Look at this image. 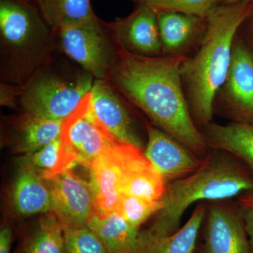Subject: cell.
I'll list each match as a JSON object with an SVG mask.
<instances>
[{"mask_svg": "<svg viewBox=\"0 0 253 253\" xmlns=\"http://www.w3.org/2000/svg\"><path fill=\"white\" fill-rule=\"evenodd\" d=\"M252 9L251 0L213 8L206 17L199 51L183 63L182 81L190 111L202 126L212 123L216 96L230 67L236 33Z\"/></svg>", "mask_w": 253, "mask_h": 253, "instance_id": "cell-2", "label": "cell"}, {"mask_svg": "<svg viewBox=\"0 0 253 253\" xmlns=\"http://www.w3.org/2000/svg\"><path fill=\"white\" fill-rule=\"evenodd\" d=\"M103 23L116 44L126 52L143 56L163 53L157 14L148 6L136 4L126 17Z\"/></svg>", "mask_w": 253, "mask_h": 253, "instance_id": "cell-10", "label": "cell"}, {"mask_svg": "<svg viewBox=\"0 0 253 253\" xmlns=\"http://www.w3.org/2000/svg\"><path fill=\"white\" fill-rule=\"evenodd\" d=\"M87 226L104 244L109 253H138L140 231L129 225L117 211H96Z\"/></svg>", "mask_w": 253, "mask_h": 253, "instance_id": "cell-20", "label": "cell"}, {"mask_svg": "<svg viewBox=\"0 0 253 253\" xmlns=\"http://www.w3.org/2000/svg\"><path fill=\"white\" fill-rule=\"evenodd\" d=\"M237 210L243 221L249 238L251 252L253 253V191L239 196Z\"/></svg>", "mask_w": 253, "mask_h": 253, "instance_id": "cell-28", "label": "cell"}, {"mask_svg": "<svg viewBox=\"0 0 253 253\" xmlns=\"http://www.w3.org/2000/svg\"><path fill=\"white\" fill-rule=\"evenodd\" d=\"M12 230L9 224H4L0 230V253H10L12 243Z\"/></svg>", "mask_w": 253, "mask_h": 253, "instance_id": "cell-30", "label": "cell"}, {"mask_svg": "<svg viewBox=\"0 0 253 253\" xmlns=\"http://www.w3.org/2000/svg\"><path fill=\"white\" fill-rule=\"evenodd\" d=\"M59 53L57 39L32 0H0V78L22 86Z\"/></svg>", "mask_w": 253, "mask_h": 253, "instance_id": "cell-4", "label": "cell"}, {"mask_svg": "<svg viewBox=\"0 0 253 253\" xmlns=\"http://www.w3.org/2000/svg\"><path fill=\"white\" fill-rule=\"evenodd\" d=\"M63 121L45 119L23 112L6 120L7 140L16 152L33 154L59 137Z\"/></svg>", "mask_w": 253, "mask_h": 253, "instance_id": "cell-17", "label": "cell"}, {"mask_svg": "<svg viewBox=\"0 0 253 253\" xmlns=\"http://www.w3.org/2000/svg\"><path fill=\"white\" fill-rule=\"evenodd\" d=\"M28 156L42 175L59 174L77 165L76 158L63 145L60 136Z\"/></svg>", "mask_w": 253, "mask_h": 253, "instance_id": "cell-24", "label": "cell"}, {"mask_svg": "<svg viewBox=\"0 0 253 253\" xmlns=\"http://www.w3.org/2000/svg\"><path fill=\"white\" fill-rule=\"evenodd\" d=\"M161 207V201H151L136 196L121 194L116 211L126 222L139 229L151 216L155 215Z\"/></svg>", "mask_w": 253, "mask_h": 253, "instance_id": "cell-26", "label": "cell"}, {"mask_svg": "<svg viewBox=\"0 0 253 253\" xmlns=\"http://www.w3.org/2000/svg\"><path fill=\"white\" fill-rule=\"evenodd\" d=\"M185 56H143L121 49L109 82L163 131L199 157L208 146L190 111L182 81Z\"/></svg>", "mask_w": 253, "mask_h": 253, "instance_id": "cell-1", "label": "cell"}, {"mask_svg": "<svg viewBox=\"0 0 253 253\" xmlns=\"http://www.w3.org/2000/svg\"><path fill=\"white\" fill-rule=\"evenodd\" d=\"M162 42V52L168 56L180 55L201 32L202 18L183 13H156Z\"/></svg>", "mask_w": 253, "mask_h": 253, "instance_id": "cell-21", "label": "cell"}, {"mask_svg": "<svg viewBox=\"0 0 253 253\" xmlns=\"http://www.w3.org/2000/svg\"><path fill=\"white\" fill-rule=\"evenodd\" d=\"M19 253H64L63 228L54 212L46 213L40 219Z\"/></svg>", "mask_w": 253, "mask_h": 253, "instance_id": "cell-23", "label": "cell"}, {"mask_svg": "<svg viewBox=\"0 0 253 253\" xmlns=\"http://www.w3.org/2000/svg\"><path fill=\"white\" fill-rule=\"evenodd\" d=\"M56 33L61 28L96 18L90 0H32Z\"/></svg>", "mask_w": 253, "mask_h": 253, "instance_id": "cell-22", "label": "cell"}, {"mask_svg": "<svg viewBox=\"0 0 253 253\" xmlns=\"http://www.w3.org/2000/svg\"><path fill=\"white\" fill-rule=\"evenodd\" d=\"M212 202L207 209L205 253H251L244 221L237 208Z\"/></svg>", "mask_w": 253, "mask_h": 253, "instance_id": "cell-13", "label": "cell"}, {"mask_svg": "<svg viewBox=\"0 0 253 253\" xmlns=\"http://www.w3.org/2000/svg\"><path fill=\"white\" fill-rule=\"evenodd\" d=\"M217 95L234 121L253 123V49L239 38H236L229 72Z\"/></svg>", "mask_w": 253, "mask_h": 253, "instance_id": "cell-9", "label": "cell"}, {"mask_svg": "<svg viewBox=\"0 0 253 253\" xmlns=\"http://www.w3.org/2000/svg\"><path fill=\"white\" fill-rule=\"evenodd\" d=\"M162 175L144 156L142 149L131 146L125 159L121 174V194L151 201H161L166 191Z\"/></svg>", "mask_w": 253, "mask_h": 253, "instance_id": "cell-16", "label": "cell"}, {"mask_svg": "<svg viewBox=\"0 0 253 253\" xmlns=\"http://www.w3.org/2000/svg\"><path fill=\"white\" fill-rule=\"evenodd\" d=\"M243 0H219V1L223 3V4H235V3L239 2Z\"/></svg>", "mask_w": 253, "mask_h": 253, "instance_id": "cell-31", "label": "cell"}, {"mask_svg": "<svg viewBox=\"0 0 253 253\" xmlns=\"http://www.w3.org/2000/svg\"><path fill=\"white\" fill-rule=\"evenodd\" d=\"M207 209L206 204H199L186 224L171 235L156 236L148 230L141 231L138 253H194Z\"/></svg>", "mask_w": 253, "mask_h": 253, "instance_id": "cell-19", "label": "cell"}, {"mask_svg": "<svg viewBox=\"0 0 253 253\" xmlns=\"http://www.w3.org/2000/svg\"><path fill=\"white\" fill-rule=\"evenodd\" d=\"M131 146L133 145L118 143L96 158L89 168L96 211L107 213L117 210L121 198L120 183L123 165Z\"/></svg>", "mask_w": 253, "mask_h": 253, "instance_id": "cell-14", "label": "cell"}, {"mask_svg": "<svg viewBox=\"0 0 253 253\" xmlns=\"http://www.w3.org/2000/svg\"><path fill=\"white\" fill-rule=\"evenodd\" d=\"M1 105L9 108H16L18 105L21 86L1 83Z\"/></svg>", "mask_w": 253, "mask_h": 253, "instance_id": "cell-29", "label": "cell"}, {"mask_svg": "<svg viewBox=\"0 0 253 253\" xmlns=\"http://www.w3.org/2000/svg\"><path fill=\"white\" fill-rule=\"evenodd\" d=\"M64 253H109L99 236L87 226L63 229Z\"/></svg>", "mask_w": 253, "mask_h": 253, "instance_id": "cell-27", "label": "cell"}, {"mask_svg": "<svg viewBox=\"0 0 253 253\" xmlns=\"http://www.w3.org/2000/svg\"><path fill=\"white\" fill-rule=\"evenodd\" d=\"M144 5L156 13L173 11L206 18L219 0H129Z\"/></svg>", "mask_w": 253, "mask_h": 253, "instance_id": "cell-25", "label": "cell"}, {"mask_svg": "<svg viewBox=\"0 0 253 253\" xmlns=\"http://www.w3.org/2000/svg\"><path fill=\"white\" fill-rule=\"evenodd\" d=\"M11 202L14 211L22 217L52 212L49 187L28 155L18 161Z\"/></svg>", "mask_w": 253, "mask_h": 253, "instance_id": "cell-15", "label": "cell"}, {"mask_svg": "<svg viewBox=\"0 0 253 253\" xmlns=\"http://www.w3.org/2000/svg\"><path fill=\"white\" fill-rule=\"evenodd\" d=\"M90 104L98 121L115 139L142 149V140L134 118L121 94L110 82L94 80Z\"/></svg>", "mask_w": 253, "mask_h": 253, "instance_id": "cell-11", "label": "cell"}, {"mask_svg": "<svg viewBox=\"0 0 253 253\" xmlns=\"http://www.w3.org/2000/svg\"><path fill=\"white\" fill-rule=\"evenodd\" d=\"M251 191V171L231 155L215 151L205 158L195 172L166 186L161 207L148 231L156 236L171 235L179 229L181 217L195 203L224 201Z\"/></svg>", "mask_w": 253, "mask_h": 253, "instance_id": "cell-3", "label": "cell"}, {"mask_svg": "<svg viewBox=\"0 0 253 253\" xmlns=\"http://www.w3.org/2000/svg\"><path fill=\"white\" fill-rule=\"evenodd\" d=\"M94 80L90 73L59 51L21 86L18 105L23 112L37 117L63 121L91 92Z\"/></svg>", "mask_w": 253, "mask_h": 253, "instance_id": "cell-5", "label": "cell"}, {"mask_svg": "<svg viewBox=\"0 0 253 253\" xmlns=\"http://www.w3.org/2000/svg\"><path fill=\"white\" fill-rule=\"evenodd\" d=\"M60 52L90 73L95 80L109 81L120 58L121 48L98 16L54 33Z\"/></svg>", "mask_w": 253, "mask_h": 253, "instance_id": "cell-6", "label": "cell"}, {"mask_svg": "<svg viewBox=\"0 0 253 253\" xmlns=\"http://www.w3.org/2000/svg\"><path fill=\"white\" fill-rule=\"evenodd\" d=\"M202 134L208 147L234 156L253 174V123H211L203 126Z\"/></svg>", "mask_w": 253, "mask_h": 253, "instance_id": "cell-18", "label": "cell"}, {"mask_svg": "<svg viewBox=\"0 0 253 253\" xmlns=\"http://www.w3.org/2000/svg\"><path fill=\"white\" fill-rule=\"evenodd\" d=\"M51 192L52 212L63 229L87 226L96 212V199L91 183L73 169L53 175H42Z\"/></svg>", "mask_w": 253, "mask_h": 253, "instance_id": "cell-8", "label": "cell"}, {"mask_svg": "<svg viewBox=\"0 0 253 253\" xmlns=\"http://www.w3.org/2000/svg\"><path fill=\"white\" fill-rule=\"evenodd\" d=\"M60 139L76 163L89 169L101 155L120 142L105 129L93 113L90 93L63 123Z\"/></svg>", "mask_w": 253, "mask_h": 253, "instance_id": "cell-7", "label": "cell"}, {"mask_svg": "<svg viewBox=\"0 0 253 253\" xmlns=\"http://www.w3.org/2000/svg\"><path fill=\"white\" fill-rule=\"evenodd\" d=\"M148 142L144 156L165 181L181 179L195 172L204 163L185 145L166 131L146 123Z\"/></svg>", "mask_w": 253, "mask_h": 253, "instance_id": "cell-12", "label": "cell"}]
</instances>
